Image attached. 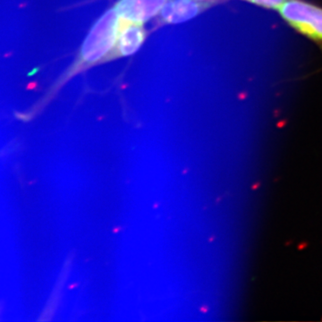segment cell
Segmentation results:
<instances>
[{
	"label": "cell",
	"mask_w": 322,
	"mask_h": 322,
	"mask_svg": "<svg viewBox=\"0 0 322 322\" xmlns=\"http://www.w3.org/2000/svg\"><path fill=\"white\" fill-rule=\"evenodd\" d=\"M118 25L119 16L114 8L107 11L95 22L82 43L78 56L59 80L58 87L84 70L105 63L106 57L116 44Z\"/></svg>",
	"instance_id": "1"
},
{
	"label": "cell",
	"mask_w": 322,
	"mask_h": 322,
	"mask_svg": "<svg viewBox=\"0 0 322 322\" xmlns=\"http://www.w3.org/2000/svg\"><path fill=\"white\" fill-rule=\"evenodd\" d=\"M278 10L286 22L303 34L322 39V8L301 0H287Z\"/></svg>",
	"instance_id": "2"
},
{
	"label": "cell",
	"mask_w": 322,
	"mask_h": 322,
	"mask_svg": "<svg viewBox=\"0 0 322 322\" xmlns=\"http://www.w3.org/2000/svg\"><path fill=\"white\" fill-rule=\"evenodd\" d=\"M146 37L147 32L142 23L119 17L116 41L113 49L106 57L105 63L134 54L143 44Z\"/></svg>",
	"instance_id": "3"
},
{
	"label": "cell",
	"mask_w": 322,
	"mask_h": 322,
	"mask_svg": "<svg viewBox=\"0 0 322 322\" xmlns=\"http://www.w3.org/2000/svg\"><path fill=\"white\" fill-rule=\"evenodd\" d=\"M209 6L208 1L202 0H168L158 13V23L164 25L186 22L200 14Z\"/></svg>",
	"instance_id": "4"
},
{
	"label": "cell",
	"mask_w": 322,
	"mask_h": 322,
	"mask_svg": "<svg viewBox=\"0 0 322 322\" xmlns=\"http://www.w3.org/2000/svg\"><path fill=\"white\" fill-rule=\"evenodd\" d=\"M168 0H118L114 6L122 19L142 23L157 16Z\"/></svg>",
	"instance_id": "5"
},
{
	"label": "cell",
	"mask_w": 322,
	"mask_h": 322,
	"mask_svg": "<svg viewBox=\"0 0 322 322\" xmlns=\"http://www.w3.org/2000/svg\"><path fill=\"white\" fill-rule=\"evenodd\" d=\"M246 1L267 8L279 9L282 6V5L287 0H246Z\"/></svg>",
	"instance_id": "6"
},
{
	"label": "cell",
	"mask_w": 322,
	"mask_h": 322,
	"mask_svg": "<svg viewBox=\"0 0 322 322\" xmlns=\"http://www.w3.org/2000/svg\"><path fill=\"white\" fill-rule=\"evenodd\" d=\"M202 1H212V0H202Z\"/></svg>",
	"instance_id": "7"
}]
</instances>
